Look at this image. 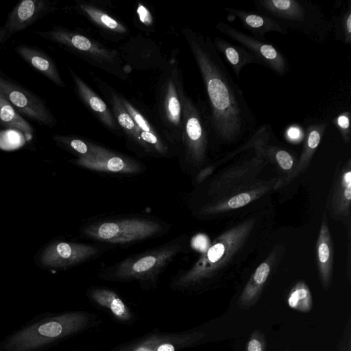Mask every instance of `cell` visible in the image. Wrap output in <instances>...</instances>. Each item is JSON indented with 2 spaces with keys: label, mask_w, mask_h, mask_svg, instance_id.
<instances>
[{
  "label": "cell",
  "mask_w": 351,
  "mask_h": 351,
  "mask_svg": "<svg viewBox=\"0 0 351 351\" xmlns=\"http://www.w3.org/2000/svg\"><path fill=\"white\" fill-rule=\"evenodd\" d=\"M187 40L208 96L211 136L223 144L252 136L257 129L254 115L212 38L190 31Z\"/></svg>",
  "instance_id": "1"
},
{
  "label": "cell",
  "mask_w": 351,
  "mask_h": 351,
  "mask_svg": "<svg viewBox=\"0 0 351 351\" xmlns=\"http://www.w3.org/2000/svg\"><path fill=\"white\" fill-rule=\"evenodd\" d=\"M256 12L269 16L317 44H324L332 30V19L319 5L305 0H256Z\"/></svg>",
  "instance_id": "2"
},
{
  "label": "cell",
  "mask_w": 351,
  "mask_h": 351,
  "mask_svg": "<svg viewBox=\"0 0 351 351\" xmlns=\"http://www.w3.org/2000/svg\"><path fill=\"white\" fill-rule=\"evenodd\" d=\"M82 312H70L47 318L28 326L10 337L3 345L5 351H32L78 332L87 325Z\"/></svg>",
  "instance_id": "3"
},
{
  "label": "cell",
  "mask_w": 351,
  "mask_h": 351,
  "mask_svg": "<svg viewBox=\"0 0 351 351\" xmlns=\"http://www.w3.org/2000/svg\"><path fill=\"white\" fill-rule=\"evenodd\" d=\"M254 224V219L245 221L218 237L195 265L179 278L177 284L186 287L215 274L240 250Z\"/></svg>",
  "instance_id": "4"
},
{
  "label": "cell",
  "mask_w": 351,
  "mask_h": 351,
  "mask_svg": "<svg viewBox=\"0 0 351 351\" xmlns=\"http://www.w3.org/2000/svg\"><path fill=\"white\" fill-rule=\"evenodd\" d=\"M271 127L265 124L257 128L254 143V156L228 169L211 183L209 193L220 198L249 186L266 165L263 145L269 138Z\"/></svg>",
  "instance_id": "5"
},
{
  "label": "cell",
  "mask_w": 351,
  "mask_h": 351,
  "mask_svg": "<svg viewBox=\"0 0 351 351\" xmlns=\"http://www.w3.org/2000/svg\"><path fill=\"white\" fill-rule=\"evenodd\" d=\"M216 29L245 47L256 58L260 64L269 68L277 75L283 76L289 72L290 66L287 57L273 43L265 39L255 38L224 22L218 23Z\"/></svg>",
  "instance_id": "6"
},
{
  "label": "cell",
  "mask_w": 351,
  "mask_h": 351,
  "mask_svg": "<svg viewBox=\"0 0 351 351\" xmlns=\"http://www.w3.org/2000/svg\"><path fill=\"white\" fill-rule=\"evenodd\" d=\"M160 229V224L153 221L127 219L95 224L88 227L85 232L96 240L125 243L151 237Z\"/></svg>",
  "instance_id": "7"
},
{
  "label": "cell",
  "mask_w": 351,
  "mask_h": 351,
  "mask_svg": "<svg viewBox=\"0 0 351 351\" xmlns=\"http://www.w3.org/2000/svg\"><path fill=\"white\" fill-rule=\"evenodd\" d=\"M0 92L20 114L42 125L52 128L56 125V119L44 100L1 74Z\"/></svg>",
  "instance_id": "8"
},
{
  "label": "cell",
  "mask_w": 351,
  "mask_h": 351,
  "mask_svg": "<svg viewBox=\"0 0 351 351\" xmlns=\"http://www.w3.org/2000/svg\"><path fill=\"white\" fill-rule=\"evenodd\" d=\"M56 9V3L49 0L21 1L10 11L4 24L0 27V44L6 42L13 34L54 12Z\"/></svg>",
  "instance_id": "9"
},
{
  "label": "cell",
  "mask_w": 351,
  "mask_h": 351,
  "mask_svg": "<svg viewBox=\"0 0 351 351\" xmlns=\"http://www.w3.org/2000/svg\"><path fill=\"white\" fill-rule=\"evenodd\" d=\"M184 137L191 158L197 163L204 158L211 135L209 114L202 116L198 109L189 101L185 103Z\"/></svg>",
  "instance_id": "10"
},
{
  "label": "cell",
  "mask_w": 351,
  "mask_h": 351,
  "mask_svg": "<svg viewBox=\"0 0 351 351\" xmlns=\"http://www.w3.org/2000/svg\"><path fill=\"white\" fill-rule=\"evenodd\" d=\"M178 246L166 247L119 264L115 275L121 279L143 278L158 271L178 252Z\"/></svg>",
  "instance_id": "11"
},
{
  "label": "cell",
  "mask_w": 351,
  "mask_h": 351,
  "mask_svg": "<svg viewBox=\"0 0 351 351\" xmlns=\"http://www.w3.org/2000/svg\"><path fill=\"white\" fill-rule=\"evenodd\" d=\"M278 181H255L249 186L226 196L218 198L217 201L202 209L206 215L216 214L243 207L256 200L272 189L280 186Z\"/></svg>",
  "instance_id": "12"
},
{
  "label": "cell",
  "mask_w": 351,
  "mask_h": 351,
  "mask_svg": "<svg viewBox=\"0 0 351 351\" xmlns=\"http://www.w3.org/2000/svg\"><path fill=\"white\" fill-rule=\"evenodd\" d=\"M97 249L86 244L61 242L49 247L43 255L47 266L68 267L94 256Z\"/></svg>",
  "instance_id": "13"
},
{
  "label": "cell",
  "mask_w": 351,
  "mask_h": 351,
  "mask_svg": "<svg viewBox=\"0 0 351 351\" xmlns=\"http://www.w3.org/2000/svg\"><path fill=\"white\" fill-rule=\"evenodd\" d=\"M351 206V162L349 159L342 167L335 181L330 198L331 215L338 220L346 221L350 217Z\"/></svg>",
  "instance_id": "14"
},
{
  "label": "cell",
  "mask_w": 351,
  "mask_h": 351,
  "mask_svg": "<svg viewBox=\"0 0 351 351\" xmlns=\"http://www.w3.org/2000/svg\"><path fill=\"white\" fill-rule=\"evenodd\" d=\"M223 9L229 15L237 18L243 28L255 38L265 39V34L272 32L289 34V31L281 23L266 15L230 8Z\"/></svg>",
  "instance_id": "15"
},
{
  "label": "cell",
  "mask_w": 351,
  "mask_h": 351,
  "mask_svg": "<svg viewBox=\"0 0 351 351\" xmlns=\"http://www.w3.org/2000/svg\"><path fill=\"white\" fill-rule=\"evenodd\" d=\"M14 50L27 64L53 83L60 87L65 86L56 64L45 51L34 46L27 45H20Z\"/></svg>",
  "instance_id": "16"
},
{
  "label": "cell",
  "mask_w": 351,
  "mask_h": 351,
  "mask_svg": "<svg viewBox=\"0 0 351 351\" xmlns=\"http://www.w3.org/2000/svg\"><path fill=\"white\" fill-rule=\"evenodd\" d=\"M75 162L84 168L99 171L134 173L139 170L138 165L134 161L109 151L99 156L80 157Z\"/></svg>",
  "instance_id": "17"
},
{
  "label": "cell",
  "mask_w": 351,
  "mask_h": 351,
  "mask_svg": "<svg viewBox=\"0 0 351 351\" xmlns=\"http://www.w3.org/2000/svg\"><path fill=\"white\" fill-rule=\"evenodd\" d=\"M317 268L323 287L327 289L331 282L333 250L326 213H324L317 241Z\"/></svg>",
  "instance_id": "18"
},
{
  "label": "cell",
  "mask_w": 351,
  "mask_h": 351,
  "mask_svg": "<svg viewBox=\"0 0 351 351\" xmlns=\"http://www.w3.org/2000/svg\"><path fill=\"white\" fill-rule=\"evenodd\" d=\"M212 40L217 52L223 56L237 78L245 66L250 64H259L258 60L251 52L237 43H231L218 36L214 37Z\"/></svg>",
  "instance_id": "19"
},
{
  "label": "cell",
  "mask_w": 351,
  "mask_h": 351,
  "mask_svg": "<svg viewBox=\"0 0 351 351\" xmlns=\"http://www.w3.org/2000/svg\"><path fill=\"white\" fill-rule=\"evenodd\" d=\"M270 271V261H265L258 265L239 298L238 305L240 308L248 309L257 302Z\"/></svg>",
  "instance_id": "20"
},
{
  "label": "cell",
  "mask_w": 351,
  "mask_h": 351,
  "mask_svg": "<svg viewBox=\"0 0 351 351\" xmlns=\"http://www.w3.org/2000/svg\"><path fill=\"white\" fill-rule=\"evenodd\" d=\"M326 127L327 123L326 122H318L308 125L306 129V138L302 154L290 180L306 169L319 145Z\"/></svg>",
  "instance_id": "21"
},
{
  "label": "cell",
  "mask_w": 351,
  "mask_h": 351,
  "mask_svg": "<svg viewBox=\"0 0 351 351\" xmlns=\"http://www.w3.org/2000/svg\"><path fill=\"white\" fill-rule=\"evenodd\" d=\"M70 71L80 97L97 114L106 125L112 128H114L115 123L113 117L106 103L71 69Z\"/></svg>",
  "instance_id": "22"
},
{
  "label": "cell",
  "mask_w": 351,
  "mask_h": 351,
  "mask_svg": "<svg viewBox=\"0 0 351 351\" xmlns=\"http://www.w3.org/2000/svg\"><path fill=\"white\" fill-rule=\"evenodd\" d=\"M0 125L2 127L22 132L28 141L31 140L33 137L34 128L22 117L1 92Z\"/></svg>",
  "instance_id": "23"
},
{
  "label": "cell",
  "mask_w": 351,
  "mask_h": 351,
  "mask_svg": "<svg viewBox=\"0 0 351 351\" xmlns=\"http://www.w3.org/2000/svg\"><path fill=\"white\" fill-rule=\"evenodd\" d=\"M90 296L99 305L108 308L118 319L128 320L131 314L123 301L112 291L96 289L91 291Z\"/></svg>",
  "instance_id": "24"
},
{
  "label": "cell",
  "mask_w": 351,
  "mask_h": 351,
  "mask_svg": "<svg viewBox=\"0 0 351 351\" xmlns=\"http://www.w3.org/2000/svg\"><path fill=\"white\" fill-rule=\"evenodd\" d=\"M287 303L290 308L308 313L313 307V298L308 285L304 281L295 284L289 293Z\"/></svg>",
  "instance_id": "25"
},
{
  "label": "cell",
  "mask_w": 351,
  "mask_h": 351,
  "mask_svg": "<svg viewBox=\"0 0 351 351\" xmlns=\"http://www.w3.org/2000/svg\"><path fill=\"white\" fill-rule=\"evenodd\" d=\"M54 140L70 147L80 154V157H95L106 154L108 150L94 145H88L81 139L62 136H54Z\"/></svg>",
  "instance_id": "26"
},
{
  "label": "cell",
  "mask_w": 351,
  "mask_h": 351,
  "mask_svg": "<svg viewBox=\"0 0 351 351\" xmlns=\"http://www.w3.org/2000/svg\"><path fill=\"white\" fill-rule=\"evenodd\" d=\"M336 38L346 44L351 43V5L350 1L343 8L339 16L332 19Z\"/></svg>",
  "instance_id": "27"
},
{
  "label": "cell",
  "mask_w": 351,
  "mask_h": 351,
  "mask_svg": "<svg viewBox=\"0 0 351 351\" xmlns=\"http://www.w3.org/2000/svg\"><path fill=\"white\" fill-rule=\"evenodd\" d=\"M263 152L267 160L274 161L281 169L289 173L287 178L288 180L291 176L290 171L292 170L294 165V159L292 155L286 149L274 145H268L267 141L263 145Z\"/></svg>",
  "instance_id": "28"
},
{
  "label": "cell",
  "mask_w": 351,
  "mask_h": 351,
  "mask_svg": "<svg viewBox=\"0 0 351 351\" xmlns=\"http://www.w3.org/2000/svg\"><path fill=\"white\" fill-rule=\"evenodd\" d=\"M112 99L113 101L114 113L119 125L125 132L134 136L136 139L139 140L138 134V128L131 116L123 106L121 99L114 97Z\"/></svg>",
  "instance_id": "29"
},
{
  "label": "cell",
  "mask_w": 351,
  "mask_h": 351,
  "mask_svg": "<svg viewBox=\"0 0 351 351\" xmlns=\"http://www.w3.org/2000/svg\"><path fill=\"white\" fill-rule=\"evenodd\" d=\"M165 110L167 120L175 125L179 124L181 106L174 87L171 84L169 85L165 98Z\"/></svg>",
  "instance_id": "30"
},
{
  "label": "cell",
  "mask_w": 351,
  "mask_h": 351,
  "mask_svg": "<svg viewBox=\"0 0 351 351\" xmlns=\"http://www.w3.org/2000/svg\"><path fill=\"white\" fill-rule=\"evenodd\" d=\"M81 8L94 21L101 26L117 32L125 31V28L120 23L101 11L87 5H82Z\"/></svg>",
  "instance_id": "31"
},
{
  "label": "cell",
  "mask_w": 351,
  "mask_h": 351,
  "mask_svg": "<svg viewBox=\"0 0 351 351\" xmlns=\"http://www.w3.org/2000/svg\"><path fill=\"white\" fill-rule=\"evenodd\" d=\"M123 106L132 118L138 130L143 132H152L147 120L135 110L127 101L121 99Z\"/></svg>",
  "instance_id": "32"
},
{
  "label": "cell",
  "mask_w": 351,
  "mask_h": 351,
  "mask_svg": "<svg viewBox=\"0 0 351 351\" xmlns=\"http://www.w3.org/2000/svg\"><path fill=\"white\" fill-rule=\"evenodd\" d=\"M245 351H266L265 337L260 330H255L251 334Z\"/></svg>",
  "instance_id": "33"
},
{
  "label": "cell",
  "mask_w": 351,
  "mask_h": 351,
  "mask_svg": "<svg viewBox=\"0 0 351 351\" xmlns=\"http://www.w3.org/2000/svg\"><path fill=\"white\" fill-rule=\"evenodd\" d=\"M168 337H153L128 351H158V346Z\"/></svg>",
  "instance_id": "34"
},
{
  "label": "cell",
  "mask_w": 351,
  "mask_h": 351,
  "mask_svg": "<svg viewBox=\"0 0 351 351\" xmlns=\"http://www.w3.org/2000/svg\"><path fill=\"white\" fill-rule=\"evenodd\" d=\"M337 121V127L339 128L342 138L346 143H349L350 140L349 114H341L338 117Z\"/></svg>",
  "instance_id": "35"
},
{
  "label": "cell",
  "mask_w": 351,
  "mask_h": 351,
  "mask_svg": "<svg viewBox=\"0 0 351 351\" xmlns=\"http://www.w3.org/2000/svg\"><path fill=\"white\" fill-rule=\"evenodd\" d=\"M138 134L140 141L154 145L159 152L162 151V147L153 132H143L138 130Z\"/></svg>",
  "instance_id": "36"
},
{
  "label": "cell",
  "mask_w": 351,
  "mask_h": 351,
  "mask_svg": "<svg viewBox=\"0 0 351 351\" xmlns=\"http://www.w3.org/2000/svg\"><path fill=\"white\" fill-rule=\"evenodd\" d=\"M192 245L195 249L204 253L208 250L210 244L208 237L204 234H200L196 235L193 239Z\"/></svg>",
  "instance_id": "37"
},
{
  "label": "cell",
  "mask_w": 351,
  "mask_h": 351,
  "mask_svg": "<svg viewBox=\"0 0 351 351\" xmlns=\"http://www.w3.org/2000/svg\"><path fill=\"white\" fill-rule=\"evenodd\" d=\"M137 13L139 16V19L143 23H150L151 16L149 11L142 5H140L137 9Z\"/></svg>",
  "instance_id": "38"
},
{
  "label": "cell",
  "mask_w": 351,
  "mask_h": 351,
  "mask_svg": "<svg viewBox=\"0 0 351 351\" xmlns=\"http://www.w3.org/2000/svg\"><path fill=\"white\" fill-rule=\"evenodd\" d=\"M288 136L291 140H296L297 138H300V132L298 128L295 127H291L289 129L287 132Z\"/></svg>",
  "instance_id": "39"
}]
</instances>
